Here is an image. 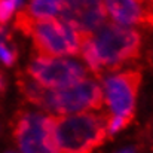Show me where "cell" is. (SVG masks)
<instances>
[{"instance_id": "5bb4252c", "label": "cell", "mask_w": 153, "mask_h": 153, "mask_svg": "<svg viewBox=\"0 0 153 153\" xmlns=\"http://www.w3.org/2000/svg\"><path fill=\"white\" fill-rule=\"evenodd\" d=\"M116 153H137V152H135L134 147H126V149H122V150H119Z\"/></svg>"}, {"instance_id": "6da1fadb", "label": "cell", "mask_w": 153, "mask_h": 153, "mask_svg": "<svg viewBox=\"0 0 153 153\" xmlns=\"http://www.w3.org/2000/svg\"><path fill=\"white\" fill-rule=\"evenodd\" d=\"M107 113H73L52 116L55 153H92L107 138Z\"/></svg>"}, {"instance_id": "4fadbf2b", "label": "cell", "mask_w": 153, "mask_h": 153, "mask_svg": "<svg viewBox=\"0 0 153 153\" xmlns=\"http://www.w3.org/2000/svg\"><path fill=\"white\" fill-rule=\"evenodd\" d=\"M0 59H1L7 67H10V65L15 62V59H16V51L7 48L4 39H0Z\"/></svg>"}, {"instance_id": "30bf717a", "label": "cell", "mask_w": 153, "mask_h": 153, "mask_svg": "<svg viewBox=\"0 0 153 153\" xmlns=\"http://www.w3.org/2000/svg\"><path fill=\"white\" fill-rule=\"evenodd\" d=\"M62 0H30L25 9L34 18H53L61 12Z\"/></svg>"}, {"instance_id": "3957f363", "label": "cell", "mask_w": 153, "mask_h": 153, "mask_svg": "<svg viewBox=\"0 0 153 153\" xmlns=\"http://www.w3.org/2000/svg\"><path fill=\"white\" fill-rule=\"evenodd\" d=\"M31 36L36 58H61L65 55L79 56L85 37L92 34H80L56 18H31L25 31Z\"/></svg>"}, {"instance_id": "9c48e42d", "label": "cell", "mask_w": 153, "mask_h": 153, "mask_svg": "<svg viewBox=\"0 0 153 153\" xmlns=\"http://www.w3.org/2000/svg\"><path fill=\"white\" fill-rule=\"evenodd\" d=\"M102 3L114 24L152 27V4L141 0H102Z\"/></svg>"}, {"instance_id": "52a82bcc", "label": "cell", "mask_w": 153, "mask_h": 153, "mask_svg": "<svg viewBox=\"0 0 153 153\" xmlns=\"http://www.w3.org/2000/svg\"><path fill=\"white\" fill-rule=\"evenodd\" d=\"M102 94L114 116H134L137 94L143 80L138 70H125L102 77Z\"/></svg>"}, {"instance_id": "ba28073f", "label": "cell", "mask_w": 153, "mask_h": 153, "mask_svg": "<svg viewBox=\"0 0 153 153\" xmlns=\"http://www.w3.org/2000/svg\"><path fill=\"white\" fill-rule=\"evenodd\" d=\"M59 16L80 34H92L107 22L102 0H62Z\"/></svg>"}, {"instance_id": "7c38bea8", "label": "cell", "mask_w": 153, "mask_h": 153, "mask_svg": "<svg viewBox=\"0 0 153 153\" xmlns=\"http://www.w3.org/2000/svg\"><path fill=\"white\" fill-rule=\"evenodd\" d=\"M15 4L12 0H0V27H3L13 15Z\"/></svg>"}, {"instance_id": "2e32d148", "label": "cell", "mask_w": 153, "mask_h": 153, "mask_svg": "<svg viewBox=\"0 0 153 153\" xmlns=\"http://www.w3.org/2000/svg\"><path fill=\"white\" fill-rule=\"evenodd\" d=\"M143 3H146V4H152V0H141Z\"/></svg>"}, {"instance_id": "8992f818", "label": "cell", "mask_w": 153, "mask_h": 153, "mask_svg": "<svg viewBox=\"0 0 153 153\" xmlns=\"http://www.w3.org/2000/svg\"><path fill=\"white\" fill-rule=\"evenodd\" d=\"M52 116L19 111L13 117V140L21 153H55Z\"/></svg>"}, {"instance_id": "277c9868", "label": "cell", "mask_w": 153, "mask_h": 153, "mask_svg": "<svg viewBox=\"0 0 153 153\" xmlns=\"http://www.w3.org/2000/svg\"><path fill=\"white\" fill-rule=\"evenodd\" d=\"M104 102L101 85L94 79H83L82 82L58 89L43 88L36 105L46 111L58 114L80 113L86 110H100Z\"/></svg>"}, {"instance_id": "8fae6325", "label": "cell", "mask_w": 153, "mask_h": 153, "mask_svg": "<svg viewBox=\"0 0 153 153\" xmlns=\"http://www.w3.org/2000/svg\"><path fill=\"white\" fill-rule=\"evenodd\" d=\"M134 116H114V114H108L107 117V132H117L122 128L128 126L132 122Z\"/></svg>"}, {"instance_id": "7a4b0ae2", "label": "cell", "mask_w": 153, "mask_h": 153, "mask_svg": "<svg viewBox=\"0 0 153 153\" xmlns=\"http://www.w3.org/2000/svg\"><path fill=\"white\" fill-rule=\"evenodd\" d=\"M143 39L137 30L114 22H105L92 33L91 46L98 61L100 70L116 71L125 64L134 62L141 53Z\"/></svg>"}, {"instance_id": "e0dca14e", "label": "cell", "mask_w": 153, "mask_h": 153, "mask_svg": "<svg viewBox=\"0 0 153 153\" xmlns=\"http://www.w3.org/2000/svg\"><path fill=\"white\" fill-rule=\"evenodd\" d=\"M9 153H12V152H9Z\"/></svg>"}, {"instance_id": "9a60e30c", "label": "cell", "mask_w": 153, "mask_h": 153, "mask_svg": "<svg viewBox=\"0 0 153 153\" xmlns=\"http://www.w3.org/2000/svg\"><path fill=\"white\" fill-rule=\"evenodd\" d=\"M12 1H13V4H15V6H19V4L22 3V0H12Z\"/></svg>"}, {"instance_id": "5b68a950", "label": "cell", "mask_w": 153, "mask_h": 153, "mask_svg": "<svg viewBox=\"0 0 153 153\" xmlns=\"http://www.w3.org/2000/svg\"><path fill=\"white\" fill-rule=\"evenodd\" d=\"M27 74L43 88H67L86 79L88 68L76 59L36 58L27 67Z\"/></svg>"}]
</instances>
